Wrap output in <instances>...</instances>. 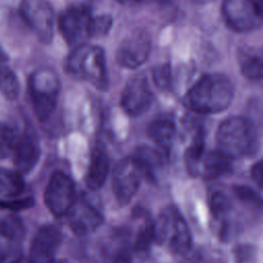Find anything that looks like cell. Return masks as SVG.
Here are the masks:
<instances>
[{
    "instance_id": "cell-1",
    "label": "cell",
    "mask_w": 263,
    "mask_h": 263,
    "mask_svg": "<svg viewBox=\"0 0 263 263\" xmlns=\"http://www.w3.org/2000/svg\"><path fill=\"white\" fill-rule=\"evenodd\" d=\"M233 93V85L226 76L206 74L188 89L183 103L189 110L197 113H219L230 106Z\"/></svg>"
},
{
    "instance_id": "cell-2",
    "label": "cell",
    "mask_w": 263,
    "mask_h": 263,
    "mask_svg": "<svg viewBox=\"0 0 263 263\" xmlns=\"http://www.w3.org/2000/svg\"><path fill=\"white\" fill-rule=\"evenodd\" d=\"M108 15L93 16L84 5H74L62 12L59 18V30L65 41L73 47L85 45L96 36L104 35L111 27Z\"/></svg>"
},
{
    "instance_id": "cell-3",
    "label": "cell",
    "mask_w": 263,
    "mask_h": 263,
    "mask_svg": "<svg viewBox=\"0 0 263 263\" xmlns=\"http://www.w3.org/2000/svg\"><path fill=\"white\" fill-rule=\"evenodd\" d=\"M66 72L74 79L87 81L100 90L108 88V72L104 50L98 46L74 47L65 62Z\"/></svg>"
},
{
    "instance_id": "cell-4",
    "label": "cell",
    "mask_w": 263,
    "mask_h": 263,
    "mask_svg": "<svg viewBox=\"0 0 263 263\" xmlns=\"http://www.w3.org/2000/svg\"><path fill=\"white\" fill-rule=\"evenodd\" d=\"M217 142L219 150L230 158L250 156L257 150L258 134L251 120L232 116L219 125Z\"/></svg>"
},
{
    "instance_id": "cell-5",
    "label": "cell",
    "mask_w": 263,
    "mask_h": 263,
    "mask_svg": "<svg viewBox=\"0 0 263 263\" xmlns=\"http://www.w3.org/2000/svg\"><path fill=\"white\" fill-rule=\"evenodd\" d=\"M154 223V239L173 253L186 254L192 246L190 229L177 208L163 209Z\"/></svg>"
},
{
    "instance_id": "cell-6",
    "label": "cell",
    "mask_w": 263,
    "mask_h": 263,
    "mask_svg": "<svg viewBox=\"0 0 263 263\" xmlns=\"http://www.w3.org/2000/svg\"><path fill=\"white\" fill-rule=\"evenodd\" d=\"M29 93L34 111L40 120H46L53 113L61 89L57 73L48 68L35 70L29 78Z\"/></svg>"
},
{
    "instance_id": "cell-7",
    "label": "cell",
    "mask_w": 263,
    "mask_h": 263,
    "mask_svg": "<svg viewBox=\"0 0 263 263\" xmlns=\"http://www.w3.org/2000/svg\"><path fill=\"white\" fill-rule=\"evenodd\" d=\"M20 13L42 43H49L53 37L54 15L46 0H22Z\"/></svg>"
},
{
    "instance_id": "cell-8",
    "label": "cell",
    "mask_w": 263,
    "mask_h": 263,
    "mask_svg": "<svg viewBox=\"0 0 263 263\" xmlns=\"http://www.w3.org/2000/svg\"><path fill=\"white\" fill-rule=\"evenodd\" d=\"M222 15L229 28L239 33L256 30L262 24L261 7L256 0H224Z\"/></svg>"
},
{
    "instance_id": "cell-9",
    "label": "cell",
    "mask_w": 263,
    "mask_h": 263,
    "mask_svg": "<svg viewBox=\"0 0 263 263\" xmlns=\"http://www.w3.org/2000/svg\"><path fill=\"white\" fill-rule=\"evenodd\" d=\"M75 200V187L72 180L63 172H54L44 193L47 209L53 216L63 217L68 214Z\"/></svg>"
},
{
    "instance_id": "cell-10",
    "label": "cell",
    "mask_w": 263,
    "mask_h": 263,
    "mask_svg": "<svg viewBox=\"0 0 263 263\" xmlns=\"http://www.w3.org/2000/svg\"><path fill=\"white\" fill-rule=\"evenodd\" d=\"M143 177L142 172L136 161L130 157L121 159L113 171V192L119 204H127L134 195L137 193L141 178Z\"/></svg>"
},
{
    "instance_id": "cell-11",
    "label": "cell",
    "mask_w": 263,
    "mask_h": 263,
    "mask_svg": "<svg viewBox=\"0 0 263 263\" xmlns=\"http://www.w3.org/2000/svg\"><path fill=\"white\" fill-rule=\"evenodd\" d=\"M151 40L148 33L137 29L126 36L116 50V61L124 68L135 69L142 66L148 59Z\"/></svg>"
},
{
    "instance_id": "cell-12",
    "label": "cell",
    "mask_w": 263,
    "mask_h": 263,
    "mask_svg": "<svg viewBox=\"0 0 263 263\" xmlns=\"http://www.w3.org/2000/svg\"><path fill=\"white\" fill-rule=\"evenodd\" d=\"M153 95L146 77L134 76L128 80L121 93V107L130 116L143 114L151 105Z\"/></svg>"
},
{
    "instance_id": "cell-13",
    "label": "cell",
    "mask_w": 263,
    "mask_h": 263,
    "mask_svg": "<svg viewBox=\"0 0 263 263\" xmlns=\"http://www.w3.org/2000/svg\"><path fill=\"white\" fill-rule=\"evenodd\" d=\"M72 230L78 235L92 232L103 222L99 206L86 196L76 197V200L67 214Z\"/></svg>"
},
{
    "instance_id": "cell-14",
    "label": "cell",
    "mask_w": 263,
    "mask_h": 263,
    "mask_svg": "<svg viewBox=\"0 0 263 263\" xmlns=\"http://www.w3.org/2000/svg\"><path fill=\"white\" fill-rule=\"evenodd\" d=\"M24 232L18 218L0 217V263H10L20 256Z\"/></svg>"
},
{
    "instance_id": "cell-15",
    "label": "cell",
    "mask_w": 263,
    "mask_h": 263,
    "mask_svg": "<svg viewBox=\"0 0 263 263\" xmlns=\"http://www.w3.org/2000/svg\"><path fill=\"white\" fill-rule=\"evenodd\" d=\"M25 189L22 175L12 170L0 167V206L20 210L31 206L33 200L29 198H17Z\"/></svg>"
},
{
    "instance_id": "cell-16",
    "label": "cell",
    "mask_w": 263,
    "mask_h": 263,
    "mask_svg": "<svg viewBox=\"0 0 263 263\" xmlns=\"http://www.w3.org/2000/svg\"><path fill=\"white\" fill-rule=\"evenodd\" d=\"M61 240L62 234L55 226L45 225L41 227L33 237L30 261L32 263H48L54 258Z\"/></svg>"
},
{
    "instance_id": "cell-17",
    "label": "cell",
    "mask_w": 263,
    "mask_h": 263,
    "mask_svg": "<svg viewBox=\"0 0 263 263\" xmlns=\"http://www.w3.org/2000/svg\"><path fill=\"white\" fill-rule=\"evenodd\" d=\"M133 238L130 232L125 229H115L105 240L102 247L104 263H132Z\"/></svg>"
},
{
    "instance_id": "cell-18",
    "label": "cell",
    "mask_w": 263,
    "mask_h": 263,
    "mask_svg": "<svg viewBox=\"0 0 263 263\" xmlns=\"http://www.w3.org/2000/svg\"><path fill=\"white\" fill-rule=\"evenodd\" d=\"M11 154L16 172L21 175L29 173L40 156V148L36 138L30 132H25L17 136Z\"/></svg>"
},
{
    "instance_id": "cell-19",
    "label": "cell",
    "mask_w": 263,
    "mask_h": 263,
    "mask_svg": "<svg viewBox=\"0 0 263 263\" xmlns=\"http://www.w3.org/2000/svg\"><path fill=\"white\" fill-rule=\"evenodd\" d=\"M109 167L108 155L102 145H97L89 158V164L85 176V183L90 190L100 189L105 183Z\"/></svg>"
},
{
    "instance_id": "cell-20",
    "label": "cell",
    "mask_w": 263,
    "mask_h": 263,
    "mask_svg": "<svg viewBox=\"0 0 263 263\" xmlns=\"http://www.w3.org/2000/svg\"><path fill=\"white\" fill-rule=\"evenodd\" d=\"M176 134V126L172 118L160 116L152 120L148 126V136L163 150H170Z\"/></svg>"
},
{
    "instance_id": "cell-21",
    "label": "cell",
    "mask_w": 263,
    "mask_h": 263,
    "mask_svg": "<svg viewBox=\"0 0 263 263\" xmlns=\"http://www.w3.org/2000/svg\"><path fill=\"white\" fill-rule=\"evenodd\" d=\"M201 163L202 176L206 180L217 179L228 173L231 168V158L220 150L206 153L202 157Z\"/></svg>"
},
{
    "instance_id": "cell-22",
    "label": "cell",
    "mask_w": 263,
    "mask_h": 263,
    "mask_svg": "<svg viewBox=\"0 0 263 263\" xmlns=\"http://www.w3.org/2000/svg\"><path fill=\"white\" fill-rule=\"evenodd\" d=\"M133 157L136 159L142 175L149 180H155L156 174L162 164L160 154L151 147L140 146Z\"/></svg>"
},
{
    "instance_id": "cell-23",
    "label": "cell",
    "mask_w": 263,
    "mask_h": 263,
    "mask_svg": "<svg viewBox=\"0 0 263 263\" xmlns=\"http://www.w3.org/2000/svg\"><path fill=\"white\" fill-rule=\"evenodd\" d=\"M137 215L141 219V223H139L136 236L133 240V245L136 251L144 252L147 251L151 242L155 240L154 223L149 219V217H147L146 214H143L140 211L137 213Z\"/></svg>"
},
{
    "instance_id": "cell-24",
    "label": "cell",
    "mask_w": 263,
    "mask_h": 263,
    "mask_svg": "<svg viewBox=\"0 0 263 263\" xmlns=\"http://www.w3.org/2000/svg\"><path fill=\"white\" fill-rule=\"evenodd\" d=\"M239 67L242 75L251 80H260L262 77V59L259 53L246 50L240 52Z\"/></svg>"
},
{
    "instance_id": "cell-25",
    "label": "cell",
    "mask_w": 263,
    "mask_h": 263,
    "mask_svg": "<svg viewBox=\"0 0 263 263\" xmlns=\"http://www.w3.org/2000/svg\"><path fill=\"white\" fill-rule=\"evenodd\" d=\"M203 151H204V139L201 132L197 133L189 148L186 151L185 160L186 165L190 174L195 175L198 173V163L201 161L203 157Z\"/></svg>"
},
{
    "instance_id": "cell-26",
    "label": "cell",
    "mask_w": 263,
    "mask_h": 263,
    "mask_svg": "<svg viewBox=\"0 0 263 263\" xmlns=\"http://www.w3.org/2000/svg\"><path fill=\"white\" fill-rule=\"evenodd\" d=\"M0 92L8 100L16 99L20 92V84L15 74L5 65H0Z\"/></svg>"
},
{
    "instance_id": "cell-27",
    "label": "cell",
    "mask_w": 263,
    "mask_h": 263,
    "mask_svg": "<svg viewBox=\"0 0 263 263\" xmlns=\"http://www.w3.org/2000/svg\"><path fill=\"white\" fill-rule=\"evenodd\" d=\"M211 211L216 221L220 224H225L227 215L230 211V201L228 197L221 192H215L211 197Z\"/></svg>"
},
{
    "instance_id": "cell-28",
    "label": "cell",
    "mask_w": 263,
    "mask_h": 263,
    "mask_svg": "<svg viewBox=\"0 0 263 263\" xmlns=\"http://www.w3.org/2000/svg\"><path fill=\"white\" fill-rule=\"evenodd\" d=\"M17 135L12 127L0 122V158H5L12 153Z\"/></svg>"
},
{
    "instance_id": "cell-29",
    "label": "cell",
    "mask_w": 263,
    "mask_h": 263,
    "mask_svg": "<svg viewBox=\"0 0 263 263\" xmlns=\"http://www.w3.org/2000/svg\"><path fill=\"white\" fill-rule=\"evenodd\" d=\"M171 68L167 64L158 66L153 70L154 82L162 89H166L171 86Z\"/></svg>"
},
{
    "instance_id": "cell-30",
    "label": "cell",
    "mask_w": 263,
    "mask_h": 263,
    "mask_svg": "<svg viewBox=\"0 0 263 263\" xmlns=\"http://www.w3.org/2000/svg\"><path fill=\"white\" fill-rule=\"evenodd\" d=\"M234 192L237 195V197H239L241 200L245 201H252V202H257V200H259L257 194L249 187L246 186H236L234 188Z\"/></svg>"
},
{
    "instance_id": "cell-31",
    "label": "cell",
    "mask_w": 263,
    "mask_h": 263,
    "mask_svg": "<svg viewBox=\"0 0 263 263\" xmlns=\"http://www.w3.org/2000/svg\"><path fill=\"white\" fill-rule=\"evenodd\" d=\"M262 162L259 161L252 168V177L260 187L262 186Z\"/></svg>"
},
{
    "instance_id": "cell-32",
    "label": "cell",
    "mask_w": 263,
    "mask_h": 263,
    "mask_svg": "<svg viewBox=\"0 0 263 263\" xmlns=\"http://www.w3.org/2000/svg\"><path fill=\"white\" fill-rule=\"evenodd\" d=\"M121 4H137L144 1H153V2H166L167 0H116Z\"/></svg>"
},
{
    "instance_id": "cell-33",
    "label": "cell",
    "mask_w": 263,
    "mask_h": 263,
    "mask_svg": "<svg viewBox=\"0 0 263 263\" xmlns=\"http://www.w3.org/2000/svg\"><path fill=\"white\" fill-rule=\"evenodd\" d=\"M10 263H32V262L30 261V259H29V258L18 256V257H16L15 259H13Z\"/></svg>"
},
{
    "instance_id": "cell-34",
    "label": "cell",
    "mask_w": 263,
    "mask_h": 263,
    "mask_svg": "<svg viewBox=\"0 0 263 263\" xmlns=\"http://www.w3.org/2000/svg\"><path fill=\"white\" fill-rule=\"evenodd\" d=\"M48 263H69V262L67 260H65V259H55V258H53Z\"/></svg>"
},
{
    "instance_id": "cell-35",
    "label": "cell",
    "mask_w": 263,
    "mask_h": 263,
    "mask_svg": "<svg viewBox=\"0 0 263 263\" xmlns=\"http://www.w3.org/2000/svg\"><path fill=\"white\" fill-rule=\"evenodd\" d=\"M190 1L193 3H196V4H206L209 2H212L213 0H190Z\"/></svg>"
},
{
    "instance_id": "cell-36",
    "label": "cell",
    "mask_w": 263,
    "mask_h": 263,
    "mask_svg": "<svg viewBox=\"0 0 263 263\" xmlns=\"http://www.w3.org/2000/svg\"><path fill=\"white\" fill-rule=\"evenodd\" d=\"M4 58H5V54L3 53V51H2L1 48H0V61H3Z\"/></svg>"
}]
</instances>
